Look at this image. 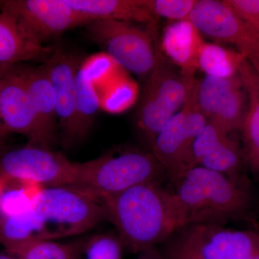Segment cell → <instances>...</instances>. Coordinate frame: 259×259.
Segmentation results:
<instances>
[{
  "mask_svg": "<svg viewBox=\"0 0 259 259\" xmlns=\"http://www.w3.org/2000/svg\"><path fill=\"white\" fill-rule=\"evenodd\" d=\"M0 136H3V134H2L1 126H0ZM3 137H4V136H3Z\"/></svg>",
  "mask_w": 259,
  "mask_h": 259,
  "instance_id": "cell-35",
  "label": "cell"
},
{
  "mask_svg": "<svg viewBox=\"0 0 259 259\" xmlns=\"http://www.w3.org/2000/svg\"><path fill=\"white\" fill-rule=\"evenodd\" d=\"M175 243L203 259H250L259 254V233L200 223L182 228Z\"/></svg>",
  "mask_w": 259,
  "mask_h": 259,
  "instance_id": "cell-10",
  "label": "cell"
},
{
  "mask_svg": "<svg viewBox=\"0 0 259 259\" xmlns=\"http://www.w3.org/2000/svg\"><path fill=\"white\" fill-rule=\"evenodd\" d=\"M164 168L151 152L127 149L74 163L68 187L97 199L115 195L142 184L158 182Z\"/></svg>",
  "mask_w": 259,
  "mask_h": 259,
  "instance_id": "cell-3",
  "label": "cell"
},
{
  "mask_svg": "<svg viewBox=\"0 0 259 259\" xmlns=\"http://www.w3.org/2000/svg\"><path fill=\"white\" fill-rule=\"evenodd\" d=\"M81 60L79 55L57 47L46 61L55 92L59 137L65 148L75 144V79L83 64Z\"/></svg>",
  "mask_w": 259,
  "mask_h": 259,
  "instance_id": "cell-13",
  "label": "cell"
},
{
  "mask_svg": "<svg viewBox=\"0 0 259 259\" xmlns=\"http://www.w3.org/2000/svg\"><path fill=\"white\" fill-rule=\"evenodd\" d=\"M33 182L0 176V215L17 214L28 208L41 189Z\"/></svg>",
  "mask_w": 259,
  "mask_h": 259,
  "instance_id": "cell-23",
  "label": "cell"
},
{
  "mask_svg": "<svg viewBox=\"0 0 259 259\" xmlns=\"http://www.w3.org/2000/svg\"><path fill=\"white\" fill-rule=\"evenodd\" d=\"M200 32L189 20H181L166 27L161 50L184 74L194 76L199 69V56L203 44Z\"/></svg>",
  "mask_w": 259,
  "mask_h": 259,
  "instance_id": "cell-17",
  "label": "cell"
},
{
  "mask_svg": "<svg viewBox=\"0 0 259 259\" xmlns=\"http://www.w3.org/2000/svg\"><path fill=\"white\" fill-rule=\"evenodd\" d=\"M105 218L99 199L68 187H46L25 210L0 215V244L76 236Z\"/></svg>",
  "mask_w": 259,
  "mask_h": 259,
  "instance_id": "cell-1",
  "label": "cell"
},
{
  "mask_svg": "<svg viewBox=\"0 0 259 259\" xmlns=\"http://www.w3.org/2000/svg\"><path fill=\"white\" fill-rule=\"evenodd\" d=\"M137 259H164L156 247L148 248L139 253Z\"/></svg>",
  "mask_w": 259,
  "mask_h": 259,
  "instance_id": "cell-31",
  "label": "cell"
},
{
  "mask_svg": "<svg viewBox=\"0 0 259 259\" xmlns=\"http://www.w3.org/2000/svg\"><path fill=\"white\" fill-rule=\"evenodd\" d=\"M175 183L174 193L185 227L200 223L219 225L248 204V195L233 181L204 167H193Z\"/></svg>",
  "mask_w": 259,
  "mask_h": 259,
  "instance_id": "cell-4",
  "label": "cell"
},
{
  "mask_svg": "<svg viewBox=\"0 0 259 259\" xmlns=\"http://www.w3.org/2000/svg\"><path fill=\"white\" fill-rule=\"evenodd\" d=\"M0 259H19L11 255L0 254Z\"/></svg>",
  "mask_w": 259,
  "mask_h": 259,
  "instance_id": "cell-33",
  "label": "cell"
},
{
  "mask_svg": "<svg viewBox=\"0 0 259 259\" xmlns=\"http://www.w3.org/2000/svg\"><path fill=\"white\" fill-rule=\"evenodd\" d=\"M241 20L259 33V0H223Z\"/></svg>",
  "mask_w": 259,
  "mask_h": 259,
  "instance_id": "cell-28",
  "label": "cell"
},
{
  "mask_svg": "<svg viewBox=\"0 0 259 259\" xmlns=\"http://www.w3.org/2000/svg\"><path fill=\"white\" fill-rule=\"evenodd\" d=\"M163 257L164 259H203L177 243L171 245Z\"/></svg>",
  "mask_w": 259,
  "mask_h": 259,
  "instance_id": "cell-29",
  "label": "cell"
},
{
  "mask_svg": "<svg viewBox=\"0 0 259 259\" xmlns=\"http://www.w3.org/2000/svg\"><path fill=\"white\" fill-rule=\"evenodd\" d=\"M195 81L194 76L174 69L157 48L137 112L138 126L149 144L184 106Z\"/></svg>",
  "mask_w": 259,
  "mask_h": 259,
  "instance_id": "cell-5",
  "label": "cell"
},
{
  "mask_svg": "<svg viewBox=\"0 0 259 259\" xmlns=\"http://www.w3.org/2000/svg\"><path fill=\"white\" fill-rule=\"evenodd\" d=\"M72 9L93 20L101 19L151 24L154 17L143 5L142 0H65Z\"/></svg>",
  "mask_w": 259,
  "mask_h": 259,
  "instance_id": "cell-18",
  "label": "cell"
},
{
  "mask_svg": "<svg viewBox=\"0 0 259 259\" xmlns=\"http://www.w3.org/2000/svg\"><path fill=\"white\" fill-rule=\"evenodd\" d=\"M95 68L91 63L83 62L75 79V144L85 139L93 125L100 101L95 90L94 80L96 79Z\"/></svg>",
  "mask_w": 259,
  "mask_h": 259,
  "instance_id": "cell-19",
  "label": "cell"
},
{
  "mask_svg": "<svg viewBox=\"0 0 259 259\" xmlns=\"http://www.w3.org/2000/svg\"><path fill=\"white\" fill-rule=\"evenodd\" d=\"M122 248L119 236L101 234L84 242L83 253L87 259H122Z\"/></svg>",
  "mask_w": 259,
  "mask_h": 259,
  "instance_id": "cell-26",
  "label": "cell"
},
{
  "mask_svg": "<svg viewBox=\"0 0 259 259\" xmlns=\"http://www.w3.org/2000/svg\"><path fill=\"white\" fill-rule=\"evenodd\" d=\"M187 20L200 33L234 45L245 57L259 44V33L238 18L224 1L197 0Z\"/></svg>",
  "mask_w": 259,
  "mask_h": 259,
  "instance_id": "cell-12",
  "label": "cell"
},
{
  "mask_svg": "<svg viewBox=\"0 0 259 259\" xmlns=\"http://www.w3.org/2000/svg\"><path fill=\"white\" fill-rule=\"evenodd\" d=\"M245 59V56L238 51L204 42L199 53V69L206 76L231 77L238 74L240 65Z\"/></svg>",
  "mask_w": 259,
  "mask_h": 259,
  "instance_id": "cell-22",
  "label": "cell"
},
{
  "mask_svg": "<svg viewBox=\"0 0 259 259\" xmlns=\"http://www.w3.org/2000/svg\"><path fill=\"white\" fill-rule=\"evenodd\" d=\"M191 161L192 167L202 166L224 175H232L241 168V153L228 134L207 122L194 140Z\"/></svg>",
  "mask_w": 259,
  "mask_h": 259,
  "instance_id": "cell-15",
  "label": "cell"
},
{
  "mask_svg": "<svg viewBox=\"0 0 259 259\" xmlns=\"http://www.w3.org/2000/svg\"><path fill=\"white\" fill-rule=\"evenodd\" d=\"M197 88L196 81L184 106L150 144V152L175 182L192 168V145L208 122L199 108Z\"/></svg>",
  "mask_w": 259,
  "mask_h": 259,
  "instance_id": "cell-7",
  "label": "cell"
},
{
  "mask_svg": "<svg viewBox=\"0 0 259 259\" xmlns=\"http://www.w3.org/2000/svg\"><path fill=\"white\" fill-rule=\"evenodd\" d=\"M18 67L36 115L42 148L52 150L60 137L55 92L47 61L37 66L19 64Z\"/></svg>",
  "mask_w": 259,
  "mask_h": 259,
  "instance_id": "cell-14",
  "label": "cell"
},
{
  "mask_svg": "<svg viewBox=\"0 0 259 259\" xmlns=\"http://www.w3.org/2000/svg\"><path fill=\"white\" fill-rule=\"evenodd\" d=\"M143 5L153 17L187 20L197 0H142Z\"/></svg>",
  "mask_w": 259,
  "mask_h": 259,
  "instance_id": "cell-27",
  "label": "cell"
},
{
  "mask_svg": "<svg viewBox=\"0 0 259 259\" xmlns=\"http://www.w3.org/2000/svg\"><path fill=\"white\" fill-rule=\"evenodd\" d=\"M248 107V94L243 85L223 100L208 122L228 135L233 131H241Z\"/></svg>",
  "mask_w": 259,
  "mask_h": 259,
  "instance_id": "cell-25",
  "label": "cell"
},
{
  "mask_svg": "<svg viewBox=\"0 0 259 259\" xmlns=\"http://www.w3.org/2000/svg\"><path fill=\"white\" fill-rule=\"evenodd\" d=\"M92 41L106 51L118 66L140 76H147L156 60L157 48L151 32L136 23L101 19L86 25Z\"/></svg>",
  "mask_w": 259,
  "mask_h": 259,
  "instance_id": "cell-6",
  "label": "cell"
},
{
  "mask_svg": "<svg viewBox=\"0 0 259 259\" xmlns=\"http://www.w3.org/2000/svg\"><path fill=\"white\" fill-rule=\"evenodd\" d=\"M242 81L248 97V107L241 131L247 159L259 170V76L246 58L240 65Z\"/></svg>",
  "mask_w": 259,
  "mask_h": 259,
  "instance_id": "cell-20",
  "label": "cell"
},
{
  "mask_svg": "<svg viewBox=\"0 0 259 259\" xmlns=\"http://www.w3.org/2000/svg\"><path fill=\"white\" fill-rule=\"evenodd\" d=\"M250 259H259V254H257L254 255V256L252 257Z\"/></svg>",
  "mask_w": 259,
  "mask_h": 259,
  "instance_id": "cell-34",
  "label": "cell"
},
{
  "mask_svg": "<svg viewBox=\"0 0 259 259\" xmlns=\"http://www.w3.org/2000/svg\"><path fill=\"white\" fill-rule=\"evenodd\" d=\"M0 11L13 15L24 31L37 42L94 21L76 11L65 0H1Z\"/></svg>",
  "mask_w": 259,
  "mask_h": 259,
  "instance_id": "cell-8",
  "label": "cell"
},
{
  "mask_svg": "<svg viewBox=\"0 0 259 259\" xmlns=\"http://www.w3.org/2000/svg\"><path fill=\"white\" fill-rule=\"evenodd\" d=\"M74 174V163L62 153L30 145L8 149L0 158V176L46 187H69Z\"/></svg>",
  "mask_w": 259,
  "mask_h": 259,
  "instance_id": "cell-9",
  "label": "cell"
},
{
  "mask_svg": "<svg viewBox=\"0 0 259 259\" xmlns=\"http://www.w3.org/2000/svg\"><path fill=\"white\" fill-rule=\"evenodd\" d=\"M99 200L123 248L132 253L155 247L185 227L175 193L157 182L135 186Z\"/></svg>",
  "mask_w": 259,
  "mask_h": 259,
  "instance_id": "cell-2",
  "label": "cell"
},
{
  "mask_svg": "<svg viewBox=\"0 0 259 259\" xmlns=\"http://www.w3.org/2000/svg\"><path fill=\"white\" fill-rule=\"evenodd\" d=\"M243 87L239 73L227 78L206 76L199 81L197 100L199 108L207 121L212 118L220 104L228 95Z\"/></svg>",
  "mask_w": 259,
  "mask_h": 259,
  "instance_id": "cell-24",
  "label": "cell"
},
{
  "mask_svg": "<svg viewBox=\"0 0 259 259\" xmlns=\"http://www.w3.org/2000/svg\"><path fill=\"white\" fill-rule=\"evenodd\" d=\"M84 242L62 243L53 241H27L7 243L10 255L19 259H81Z\"/></svg>",
  "mask_w": 259,
  "mask_h": 259,
  "instance_id": "cell-21",
  "label": "cell"
},
{
  "mask_svg": "<svg viewBox=\"0 0 259 259\" xmlns=\"http://www.w3.org/2000/svg\"><path fill=\"white\" fill-rule=\"evenodd\" d=\"M53 51L28 35L13 15L0 11V67L29 61L44 63Z\"/></svg>",
  "mask_w": 259,
  "mask_h": 259,
  "instance_id": "cell-16",
  "label": "cell"
},
{
  "mask_svg": "<svg viewBox=\"0 0 259 259\" xmlns=\"http://www.w3.org/2000/svg\"><path fill=\"white\" fill-rule=\"evenodd\" d=\"M0 126L3 136L22 134L28 145L42 148L36 115L18 64L0 67Z\"/></svg>",
  "mask_w": 259,
  "mask_h": 259,
  "instance_id": "cell-11",
  "label": "cell"
},
{
  "mask_svg": "<svg viewBox=\"0 0 259 259\" xmlns=\"http://www.w3.org/2000/svg\"><path fill=\"white\" fill-rule=\"evenodd\" d=\"M3 136H0V158L9 148L5 144Z\"/></svg>",
  "mask_w": 259,
  "mask_h": 259,
  "instance_id": "cell-32",
  "label": "cell"
},
{
  "mask_svg": "<svg viewBox=\"0 0 259 259\" xmlns=\"http://www.w3.org/2000/svg\"><path fill=\"white\" fill-rule=\"evenodd\" d=\"M247 60L249 61L253 69L256 71L259 76V44L255 46L245 56Z\"/></svg>",
  "mask_w": 259,
  "mask_h": 259,
  "instance_id": "cell-30",
  "label": "cell"
}]
</instances>
